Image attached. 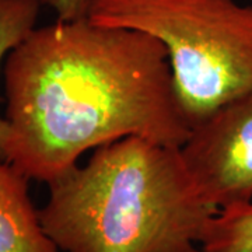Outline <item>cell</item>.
Returning a JSON list of instances; mask_svg holds the SVG:
<instances>
[{
	"mask_svg": "<svg viewBox=\"0 0 252 252\" xmlns=\"http://www.w3.org/2000/svg\"><path fill=\"white\" fill-rule=\"evenodd\" d=\"M4 84L7 161L48 185L90 149L127 136L181 147L190 132L161 41L87 16L34 28Z\"/></svg>",
	"mask_w": 252,
	"mask_h": 252,
	"instance_id": "obj_1",
	"label": "cell"
},
{
	"mask_svg": "<svg viewBox=\"0 0 252 252\" xmlns=\"http://www.w3.org/2000/svg\"><path fill=\"white\" fill-rule=\"evenodd\" d=\"M48 187L39 219L64 252H202L220 212L190 177L180 147L139 136L98 146L86 165Z\"/></svg>",
	"mask_w": 252,
	"mask_h": 252,
	"instance_id": "obj_2",
	"label": "cell"
},
{
	"mask_svg": "<svg viewBox=\"0 0 252 252\" xmlns=\"http://www.w3.org/2000/svg\"><path fill=\"white\" fill-rule=\"evenodd\" d=\"M87 17L161 41L190 127L252 93V6L235 0H90Z\"/></svg>",
	"mask_w": 252,
	"mask_h": 252,
	"instance_id": "obj_3",
	"label": "cell"
},
{
	"mask_svg": "<svg viewBox=\"0 0 252 252\" xmlns=\"http://www.w3.org/2000/svg\"><path fill=\"white\" fill-rule=\"evenodd\" d=\"M180 153L203 196L219 210L252 202V93L192 126Z\"/></svg>",
	"mask_w": 252,
	"mask_h": 252,
	"instance_id": "obj_4",
	"label": "cell"
},
{
	"mask_svg": "<svg viewBox=\"0 0 252 252\" xmlns=\"http://www.w3.org/2000/svg\"><path fill=\"white\" fill-rule=\"evenodd\" d=\"M0 252H58L28 195V178L0 160Z\"/></svg>",
	"mask_w": 252,
	"mask_h": 252,
	"instance_id": "obj_5",
	"label": "cell"
},
{
	"mask_svg": "<svg viewBox=\"0 0 252 252\" xmlns=\"http://www.w3.org/2000/svg\"><path fill=\"white\" fill-rule=\"evenodd\" d=\"M44 0H0V67L9 52L35 28ZM10 125L0 117V160L7 161Z\"/></svg>",
	"mask_w": 252,
	"mask_h": 252,
	"instance_id": "obj_6",
	"label": "cell"
},
{
	"mask_svg": "<svg viewBox=\"0 0 252 252\" xmlns=\"http://www.w3.org/2000/svg\"><path fill=\"white\" fill-rule=\"evenodd\" d=\"M202 252H252V202L221 209L200 243Z\"/></svg>",
	"mask_w": 252,
	"mask_h": 252,
	"instance_id": "obj_7",
	"label": "cell"
},
{
	"mask_svg": "<svg viewBox=\"0 0 252 252\" xmlns=\"http://www.w3.org/2000/svg\"><path fill=\"white\" fill-rule=\"evenodd\" d=\"M44 3L51 6L59 14V18L74 20L87 16L90 0H44Z\"/></svg>",
	"mask_w": 252,
	"mask_h": 252,
	"instance_id": "obj_8",
	"label": "cell"
}]
</instances>
